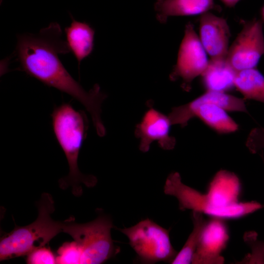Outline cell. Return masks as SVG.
Wrapping results in <instances>:
<instances>
[{"instance_id": "12", "label": "cell", "mask_w": 264, "mask_h": 264, "mask_svg": "<svg viewBox=\"0 0 264 264\" xmlns=\"http://www.w3.org/2000/svg\"><path fill=\"white\" fill-rule=\"evenodd\" d=\"M230 36L229 26L224 19L209 12L201 14L199 38L211 59L226 57Z\"/></svg>"}, {"instance_id": "22", "label": "cell", "mask_w": 264, "mask_h": 264, "mask_svg": "<svg viewBox=\"0 0 264 264\" xmlns=\"http://www.w3.org/2000/svg\"><path fill=\"white\" fill-rule=\"evenodd\" d=\"M262 15L263 21L264 22V6L263 7L262 10Z\"/></svg>"}, {"instance_id": "17", "label": "cell", "mask_w": 264, "mask_h": 264, "mask_svg": "<svg viewBox=\"0 0 264 264\" xmlns=\"http://www.w3.org/2000/svg\"><path fill=\"white\" fill-rule=\"evenodd\" d=\"M192 220L193 230L185 244L172 261V264H192L193 256L198 245L202 231L206 222L203 214L200 212L192 211Z\"/></svg>"}, {"instance_id": "5", "label": "cell", "mask_w": 264, "mask_h": 264, "mask_svg": "<svg viewBox=\"0 0 264 264\" xmlns=\"http://www.w3.org/2000/svg\"><path fill=\"white\" fill-rule=\"evenodd\" d=\"M110 217L99 215L95 220L78 223L73 217L63 221V232L70 235L82 252L81 264H100L113 257L120 251L111 236Z\"/></svg>"}, {"instance_id": "14", "label": "cell", "mask_w": 264, "mask_h": 264, "mask_svg": "<svg viewBox=\"0 0 264 264\" xmlns=\"http://www.w3.org/2000/svg\"><path fill=\"white\" fill-rule=\"evenodd\" d=\"M214 6V0H156L154 8L156 19L164 23L169 17L202 14Z\"/></svg>"}, {"instance_id": "2", "label": "cell", "mask_w": 264, "mask_h": 264, "mask_svg": "<svg viewBox=\"0 0 264 264\" xmlns=\"http://www.w3.org/2000/svg\"><path fill=\"white\" fill-rule=\"evenodd\" d=\"M51 116L53 133L69 167L68 175L59 179V186L63 189L70 187L75 196H81L82 184L90 188L97 182L94 176L82 174L78 166L80 150L88 129L87 116L85 112L77 110L71 104L64 103L54 109Z\"/></svg>"}, {"instance_id": "11", "label": "cell", "mask_w": 264, "mask_h": 264, "mask_svg": "<svg viewBox=\"0 0 264 264\" xmlns=\"http://www.w3.org/2000/svg\"><path fill=\"white\" fill-rule=\"evenodd\" d=\"M171 125L168 115L150 107L135 127L134 133L139 139V150L144 153L148 152L154 141H157L163 150L173 149L176 140L170 134Z\"/></svg>"}, {"instance_id": "9", "label": "cell", "mask_w": 264, "mask_h": 264, "mask_svg": "<svg viewBox=\"0 0 264 264\" xmlns=\"http://www.w3.org/2000/svg\"><path fill=\"white\" fill-rule=\"evenodd\" d=\"M264 54L263 22H247L229 48L226 59L236 71L255 68Z\"/></svg>"}, {"instance_id": "4", "label": "cell", "mask_w": 264, "mask_h": 264, "mask_svg": "<svg viewBox=\"0 0 264 264\" xmlns=\"http://www.w3.org/2000/svg\"><path fill=\"white\" fill-rule=\"evenodd\" d=\"M37 207L38 214L34 221L24 226H16L13 230L1 238L0 261L26 256L34 249L45 246L63 232V222L55 221L51 218L55 206L50 194H42L37 201Z\"/></svg>"}, {"instance_id": "3", "label": "cell", "mask_w": 264, "mask_h": 264, "mask_svg": "<svg viewBox=\"0 0 264 264\" xmlns=\"http://www.w3.org/2000/svg\"><path fill=\"white\" fill-rule=\"evenodd\" d=\"M226 110L248 113L243 99L226 93L206 91L191 102L173 108L168 117L172 125L182 127L196 117L219 133L235 132L238 125Z\"/></svg>"}, {"instance_id": "8", "label": "cell", "mask_w": 264, "mask_h": 264, "mask_svg": "<svg viewBox=\"0 0 264 264\" xmlns=\"http://www.w3.org/2000/svg\"><path fill=\"white\" fill-rule=\"evenodd\" d=\"M208 63L206 52L193 25L188 23L180 44L176 64L170 75V80L181 79L182 88L189 91L193 80L201 75Z\"/></svg>"}, {"instance_id": "18", "label": "cell", "mask_w": 264, "mask_h": 264, "mask_svg": "<svg viewBox=\"0 0 264 264\" xmlns=\"http://www.w3.org/2000/svg\"><path fill=\"white\" fill-rule=\"evenodd\" d=\"M82 255L79 246L74 241L65 242L57 250V264H81Z\"/></svg>"}, {"instance_id": "7", "label": "cell", "mask_w": 264, "mask_h": 264, "mask_svg": "<svg viewBox=\"0 0 264 264\" xmlns=\"http://www.w3.org/2000/svg\"><path fill=\"white\" fill-rule=\"evenodd\" d=\"M117 229L127 237L141 263H171L177 253L171 243L169 230L149 219L130 227Z\"/></svg>"}, {"instance_id": "20", "label": "cell", "mask_w": 264, "mask_h": 264, "mask_svg": "<svg viewBox=\"0 0 264 264\" xmlns=\"http://www.w3.org/2000/svg\"><path fill=\"white\" fill-rule=\"evenodd\" d=\"M246 146L253 154H264V129L256 128L252 130L247 137Z\"/></svg>"}, {"instance_id": "16", "label": "cell", "mask_w": 264, "mask_h": 264, "mask_svg": "<svg viewBox=\"0 0 264 264\" xmlns=\"http://www.w3.org/2000/svg\"><path fill=\"white\" fill-rule=\"evenodd\" d=\"M235 86L245 99L264 103V76L255 68L237 71Z\"/></svg>"}, {"instance_id": "21", "label": "cell", "mask_w": 264, "mask_h": 264, "mask_svg": "<svg viewBox=\"0 0 264 264\" xmlns=\"http://www.w3.org/2000/svg\"><path fill=\"white\" fill-rule=\"evenodd\" d=\"M226 6L232 7L234 6L240 0H220Z\"/></svg>"}, {"instance_id": "10", "label": "cell", "mask_w": 264, "mask_h": 264, "mask_svg": "<svg viewBox=\"0 0 264 264\" xmlns=\"http://www.w3.org/2000/svg\"><path fill=\"white\" fill-rule=\"evenodd\" d=\"M229 238V229L225 220L211 217L206 220L192 264H223L224 259L221 254Z\"/></svg>"}, {"instance_id": "15", "label": "cell", "mask_w": 264, "mask_h": 264, "mask_svg": "<svg viewBox=\"0 0 264 264\" xmlns=\"http://www.w3.org/2000/svg\"><path fill=\"white\" fill-rule=\"evenodd\" d=\"M71 19L70 25L65 29L66 41L79 68L82 61L93 51L95 31L88 23L76 21L71 15Z\"/></svg>"}, {"instance_id": "13", "label": "cell", "mask_w": 264, "mask_h": 264, "mask_svg": "<svg viewBox=\"0 0 264 264\" xmlns=\"http://www.w3.org/2000/svg\"><path fill=\"white\" fill-rule=\"evenodd\" d=\"M237 72L226 57L211 59L201 75L202 85L206 91L226 93L235 88Z\"/></svg>"}, {"instance_id": "6", "label": "cell", "mask_w": 264, "mask_h": 264, "mask_svg": "<svg viewBox=\"0 0 264 264\" xmlns=\"http://www.w3.org/2000/svg\"><path fill=\"white\" fill-rule=\"evenodd\" d=\"M241 193L240 179L234 173L219 171L204 193L201 212L210 217L223 220L237 219L248 215L250 206L239 200Z\"/></svg>"}, {"instance_id": "19", "label": "cell", "mask_w": 264, "mask_h": 264, "mask_svg": "<svg viewBox=\"0 0 264 264\" xmlns=\"http://www.w3.org/2000/svg\"><path fill=\"white\" fill-rule=\"evenodd\" d=\"M26 256V262L27 264H57L56 255L49 248L45 246L34 249Z\"/></svg>"}, {"instance_id": "1", "label": "cell", "mask_w": 264, "mask_h": 264, "mask_svg": "<svg viewBox=\"0 0 264 264\" xmlns=\"http://www.w3.org/2000/svg\"><path fill=\"white\" fill-rule=\"evenodd\" d=\"M69 52L61 26L55 22L37 34L18 36L16 55L21 70L80 102L89 113L96 133L102 134L106 128L101 119V106L107 95L97 84L86 90L71 76L58 56Z\"/></svg>"}]
</instances>
